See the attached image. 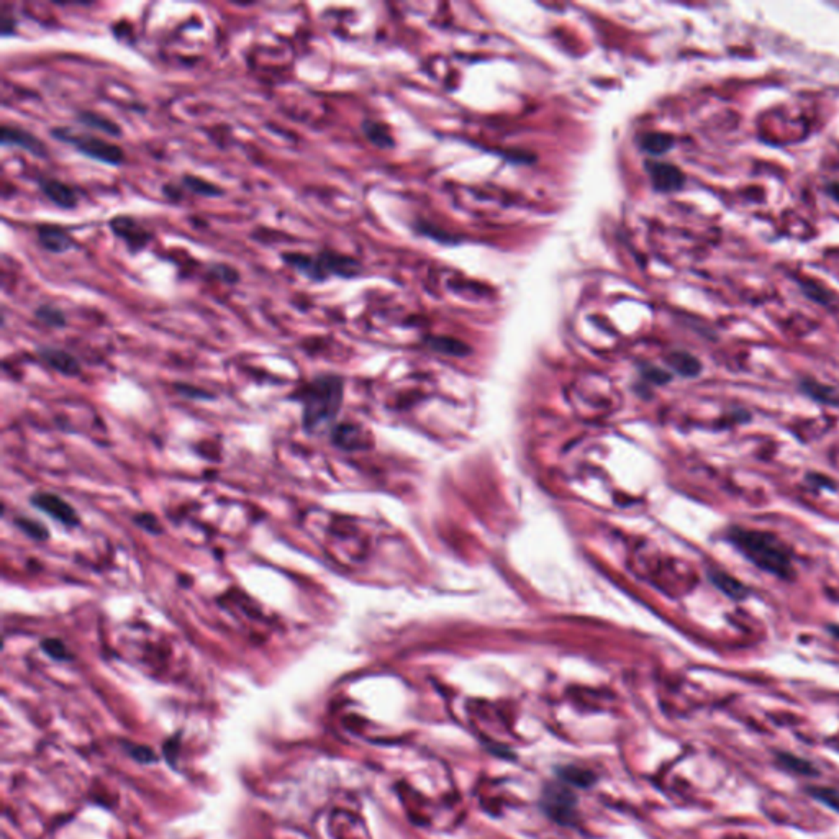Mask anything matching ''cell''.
<instances>
[{
	"label": "cell",
	"instance_id": "6da1fadb",
	"mask_svg": "<svg viewBox=\"0 0 839 839\" xmlns=\"http://www.w3.org/2000/svg\"><path fill=\"white\" fill-rule=\"evenodd\" d=\"M726 538L746 559L753 562L760 571L769 572L779 579H793L795 569L792 552L774 533L744 526H731L726 531Z\"/></svg>",
	"mask_w": 839,
	"mask_h": 839
},
{
	"label": "cell",
	"instance_id": "7a4b0ae2",
	"mask_svg": "<svg viewBox=\"0 0 839 839\" xmlns=\"http://www.w3.org/2000/svg\"><path fill=\"white\" fill-rule=\"evenodd\" d=\"M344 384L336 374H322L299 390L302 423L308 433H317L336 418L343 404Z\"/></svg>",
	"mask_w": 839,
	"mask_h": 839
},
{
	"label": "cell",
	"instance_id": "3957f363",
	"mask_svg": "<svg viewBox=\"0 0 839 839\" xmlns=\"http://www.w3.org/2000/svg\"><path fill=\"white\" fill-rule=\"evenodd\" d=\"M280 259L312 282H325L329 278L354 279L362 273V266L356 258L333 250H323L317 254L285 251Z\"/></svg>",
	"mask_w": 839,
	"mask_h": 839
},
{
	"label": "cell",
	"instance_id": "277c9868",
	"mask_svg": "<svg viewBox=\"0 0 839 839\" xmlns=\"http://www.w3.org/2000/svg\"><path fill=\"white\" fill-rule=\"evenodd\" d=\"M50 135L57 142L69 144L84 156L94 159V161L109 164V166H122L125 158H127L122 146L109 142V139L94 137V135L76 133L71 128L64 127L51 128Z\"/></svg>",
	"mask_w": 839,
	"mask_h": 839
},
{
	"label": "cell",
	"instance_id": "5b68a950",
	"mask_svg": "<svg viewBox=\"0 0 839 839\" xmlns=\"http://www.w3.org/2000/svg\"><path fill=\"white\" fill-rule=\"evenodd\" d=\"M109 228L118 240L127 245L128 251L133 254L143 251L153 240V233L146 226H143L137 218L130 215H115L110 218Z\"/></svg>",
	"mask_w": 839,
	"mask_h": 839
},
{
	"label": "cell",
	"instance_id": "8992f818",
	"mask_svg": "<svg viewBox=\"0 0 839 839\" xmlns=\"http://www.w3.org/2000/svg\"><path fill=\"white\" fill-rule=\"evenodd\" d=\"M648 176L651 179L653 189L661 193H672L678 192L685 186V174L682 172L681 168L676 164L666 163V161H656V159H649L644 164Z\"/></svg>",
	"mask_w": 839,
	"mask_h": 839
},
{
	"label": "cell",
	"instance_id": "52a82bcc",
	"mask_svg": "<svg viewBox=\"0 0 839 839\" xmlns=\"http://www.w3.org/2000/svg\"><path fill=\"white\" fill-rule=\"evenodd\" d=\"M0 143L4 146L20 148L35 158L45 159L50 154L46 143L41 138H38L36 135H33L25 128L17 127V125H2V128H0Z\"/></svg>",
	"mask_w": 839,
	"mask_h": 839
},
{
	"label": "cell",
	"instance_id": "ba28073f",
	"mask_svg": "<svg viewBox=\"0 0 839 839\" xmlns=\"http://www.w3.org/2000/svg\"><path fill=\"white\" fill-rule=\"evenodd\" d=\"M32 503L38 510H41L43 513H46V515L55 518L56 521H60L61 525L67 528H74L79 525V517H77L76 510L66 500H62L60 496L48 492H38L32 497Z\"/></svg>",
	"mask_w": 839,
	"mask_h": 839
},
{
	"label": "cell",
	"instance_id": "9c48e42d",
	"mask_svg": "<svg viewBox=\"0 0 839 839\" xmlns=\"http://www.w3.org/2000/svg\"><path fill=\"white\" fill-rule=\"evenodd\" d=\"M543 807L552 819L559 823H569L574 814L575 797L571 790L552 785L543 795Z\"/></svg>",
	"mask_w": 839,
	"mask_h": 839
},
{
	"label": "cell",
	"instance_id": "30bf717a",
	"mask_svg": "<svg viewBox=\"0 0 839 839\" xmlns=\"http://www.w3.org/2000/svg\"><path fill=\"white\" fill-rule=\"evenodd\" d=\"M38 233V243L48 253L53 254H62L69 251L72 246H76L74 238L66 228L51 225V223H41L36 226Z\"/></svg>",
	"mask_w": 839,
	"mask_h": 839
},
{
	"label": "cell",
	"instance_id": "8fae6325",
	"mask_svg": "<svg viewBox=\"0 0 839 839\" xmlns=\"http://www.w3.org/2000/svg\"><path fill=\"white\" fill-rule=\"evenodd\" d=\"M38 186H40L43 196H45L53 205L60 207L62 210H72V208L77 207V202L79 200H77L76 189L69 186V184L62 182L56 177H41L40 181H38Z\"/></svg>",
	"mask_w": 839,
	"mask_h": 839
},
{
	"label": "cell",
	"instance_id": "7c38bea8",
	"mask_svg": "<svg viewBox=\"0 0 839 839\" xmlns=\"http://www.w3.org/2000/svg\"><path fill=\"white\" fill-rule=\"evenodd\" d=\"M332 439L334 446L344 451H361L372 446L371 436L359 425L341 423L333 430Z\"/></svg>",
	"mask_w": 839,
	"mask_h": 839
},
{
	"label": "cell",
	"instance_id": "4fadbf2b",
	"mask_svg": "<svg viewBox=\"0 0 839 839\" xmlns=\"http://www.w3.org/2000/svg\"><path fill=\"white\" fill-rule=\"evenodd\" d=\"M38 356L43 359V362L51 367V369H55L56 372H60L62 376H67V377H76L81 374V364L79 361L72 356L71 353L64 351V349H60V348H51V346H41L38 349Z\"/></svg>",
	"mask_w": 839,
	"mask_h": 839
},
{
	"label": "cell",
	"instance_id": "5bb4252c",
	"mask_svg": "<svg viewBox=\"0 0 839 839\" xmlns=\"http://www.w3.org/2000/svg\"><path fill=\"white\" fill-rule=\"evenodd\" d=\"M76 116H77V122H79L81 125H84L86 128L95 130V132L105 133V135H109V137H114V138L123 137L122 127H120L118 123L114 122V120L109 118V116L97 114V111H94V110H79Z\"/></svg>",
	"mask_w": 839,
	"mask_h": 839
},
{
	"label": "cell",
	"instance_id": "9a60e30c",
	"mask_svg": "<svg viewBox=\"0 0 839 839\" xmlns=\"http://www.w3.org/2000/svg\"><path fill=\"white\" fill-rule=\"evenodd\" d=\"M638 144L649 156H662L674 148L676 139L672 135L664 132H646L639 135Z\"/></svg>",
	"mask_w": 839,
	"mask_h": 839
},
{
	"label": "cell",
	"instance_id": "2e32d148",
	"mask_svg": "<svg viewBox=\"0 0 839 839\" xmlns=\"http://www.w3.org/2000/svg\"><path fill=\"white\" fill-rule=\"evenodd\" d=\"M361 130H362V133H364V137L367 138V142H369L371 144H374L376 148L392 149L395 146V139H394V137H392L390 128L387 127L386 123L377 122V120L366 118L364 122L361 123Z\"/></svg>",
	"mask_w": 839,
	"mask_h": 839
},
{
	"label": "cell",
	"instance_id": "e0dca14e",
	"mask_svg": "<svg viewBox=\"0 0 839 839\" xmlns=\"http://www.w3.org/2000/svg\"><path fill=\"white\" fill-rule=\"evenodd\" d=\"M800 390L810 399L819 402V404L839 407V394L831 386H824L814 379H802L800 381Z\"/></svg>",
	"mask_w": 839,
	"mask_h": 839
},
{
	"label": "cell",
	"instance_id": "ac0fdd59",
	"mask_svg": "<svg viewBox=\"0 0 839 839\" xmlns=\"http://www.w3.org/2000/svg\"><path fill=\"white\" fill-rule=\"evenodd\" d=\"M708 579L711 580V584L715 585L718 590L723 592L730 599L743 600L744 596L748 595V589H746L738 579H735L733 575L726 574L725 571H710L708 572Z\"/></svg>",
	"mask_w": 839,
	"mask_h": 839
},
{
	"label": "cell",
	"instance_id": "d6986e66",
	"mask_svg": "<svg viewBox=\"0 0 839 839\" xmlns=\"http://www.w3.org/2000/svg\"><path fill=\"white\" fill-rule=\"evenodd\" d=\"M666 361L677 374L683 377H697L703 369L700 359L687 351H674L669 354Z\"/></svg>",
	"mask_w": 839,
	"mask_h": 839
},
{
	"label": "cell",
	"instance_id": "ffe728a7",
	"mask_svg": "<svg viewBox=\"0 0 839 839\" xmlns=\"http://www.w3.org/2000/svg\"><path fill=\"white\" fill-rule=\"evenodd\" d=\"M798 287L805 297L814 303L823 305V307H831L833 303H836V294L828 287H824L823 284L817 282V280L798 279Z\"/></svg>",
	"mask_w": 839,
	"mask_h": 839
},
{
	"label": "cell",
	"instance_id": "44dd1931",
	"mask_svg": "<svg viewBox=\"0 0 839 839\" xmlns=\"http://www.w3.org/2000/svg\"><path fill=\"white\" fill-rule=\"evenodd\" d=\"M182 189H187L189 192L196 193L200 197H220L225 193V191L215 182L207 181V179L193 176V174H184L181 177Z\"/></svg>",
	"mask_w": 839,
	"mask_h": 839
},
{
	"label": "cell",
	"instance_id": "7402d4cb",
	"mask_svg": "<svg viewBox=\"0 0 839 839\" xmlns=\"http://www.w3.org/2000/svg\"><path fill=\"white\" fill-rule=\"evenodd\" d=\"M425 343L436 353L448 354V356H465L470 353V348L468 344L461 341V339L451 338V336H430L425 339Z\"/></svg>",
	"mask_w": 839,
	"mask_h": 839
},
{
	"label": "cell",
	"instance_id": "603a6c76",
	"mask_svg": "<svg viewBox=\"0 0 839 839\" xmlns=\"http://www.w3.org/2000/svg\"><path fill=\"white\" fill-rule=\"evenodd\" d=\"M35 318L50 328H64L67 323L66 313L51 303H41L35 308Z\"/></svg>",
	"mask_w": 839,
	"mask_h": 839
},
{
	"label": "cell",
	"instance_id": "cb8c5ba5",
	"mask_svg": "<svg viewBox=\"0 0 839 839\" xmlns=\"http://www.w3.org/2000/svg\"><path fill=\"white\" fill-rule=\"evenodd\" d=\"M777 764L782 769L789 770V772H793V774H800V775L817 774V769H814V765L812 763H808V760L797 758V756L789 754V753L777 754Z\"/></svg>",
	"mask_w": 839,
	"mask_h": 839
},
{
	"label": "cell",
	"instance_id": "d4e9b609",
	"mask_svg": "<svg viewBox=\"0 0 839 839\" xmlns=\"http://www.w3.org/2000/svg\"><path fill=\"white\" fill-rule=\"evenodd\" d=\"M208 273H210L213 279L220 280V282L226 284V285H235L236 282H240V273H238L233 266L226 264V263L212 264L210 269H208Z\"/></svg>",
	"mask_w": 839,
	"mask_h": 839
},
{
	"label": "cell",
	"instance_id": "484cf974",
	"mask_svg": "<svg viewBox=\"0 0 839 839\" xmlns=\"http://www.w3.org/2000/svg\"><path fill=\"white\" fill-rule=\"evenodd\" d=\"M808 792L812 797L817 798L818 802L828 805L829 808L839 812V792L838 790L828 789V787H814V789H810Z\"/></svg>",
	"mask_w": 839,
	"mask_h": 839
},
{
	"label": "cell",
	"instance_id": "4316f807",
	"mask_svg": "<svg viewBox=\"0 0 839 839\" xmlns=\"http://www.w3.org/2000/svg\"><path fill=\"white\" fill-rule=\"evenodd\" d=\"M17 525L20 526L22 530L25 531L28 536H32L33 540L43 541V540H46V538H48V530H46V528L43 526L41 523L30 520V518H18Z\"/></svg>",
	"mask_w": 839,
	"mask_h": 839
},
{
	"label": "cell",
	"instance_id": "83f0119b",
	"mask_svg": "<svg viewBox=\"0 0 839 839\" xmlns=\"http://www.w3.org/2000/svg\"><path fill=\"white\" fill-rule=\"evenodd\" d=\"M41 648H43V651L48 654V656L53 659H57V661H66V659H69L67 648L60 641V639H55V638L45 639V641L41 643Z\"/></svg>",
	"mask_w": 839,
	"mask_h": 839
},
{
	"label": "cell",
	"instance_id": "f1b7e54d",
	"mask_svg": "<svg viewBox=\"0 0 839 839\" xmlns=\"http://www.w3.org/2000/svg\"><path fill=\"white\" fill-rule=\"evenodd\" d=\"M420 233H423V235L433 238V240L439 241V243H458V240H454L453 236L448 235V233H444L443 230H438V228L428 225V223H423V225L420 226Z\"/></svg>",
	"mask_w": 839,
	"mask_h": 839
},
{
	"label": "cell",
	"instance_id": "f546056e",
	"mask_svg": "<svg viewBox=\"0 0 839 839\" xmlns=\"http://www.w3.org/2000/svg\"><path fill=\"white\" fill-rule=\"evenodd\" d=\"M562 779L567 780V782L572 784V785H580V787H585V785H589L592 782V775H589V772H584V770H577V769H566L564 774H561Z\"/></svg>",
	"mask_w": 839,
	"mask_h": 839
},
{
	"label": "cell",
	"instance_id": "4dcf8cb0",
	"mask_svg": "<svg viewBox=\"0 0 839 839\" xmlns=\"http://www.w3.org/2000/svg\"><path fill=\"white\" fill-rule=\"evenodd\" d=\"M135 523H137L138 526H142L143 530H146L149 533H161L163 528L159 525L158 518L151 515V513H139V515L135 517Z\"/></svg>",
	"mask_w": 839,
	"mask_h": 839
},
{
	"label": "cell",
	"instance_id": "1f68e13d",
	"mask_svg": "<svg viewBox=\"0 0 839 839\" xmlns=\"http://www.w3.org/2000/svg\"><path fill=\"white\" fill-rule=\"evenodd\" d=\"M161 191L164 193V197H166L168 200H171V202H181L182 198H184V189H182V186H176V184L168 182V184H164Z\"/></svg>",
	"mask_w": 839,
	"mask_h": 839
},
{
	"label": "cell",
	"instance_id": "d6a6232c",
	"mask_svg": "<svg viewBox=\"0 0 839 839\" xmlns=\"http://www.w3.org/2000/svg\"><path fill=\"white\" fill-rule=\"evenodd\" d=\"M0 27H2V36L7 38V36H13L17 33V20L11 15H7V13H2V20H0Z\"/></svg>",
	"mask_w": 839,
	"mask_h": 839
},
{
	"label": "cell",
	"instance_id": "836d02e7",
	"mask_svg": "<svg viewBox=\"0 0 839 839\" xmlns=\"http://www.w3.org/2000/svg\"><path fill=\"white\" fill-rule=\"evenodd\" d=\"M646 377L653 382H656V384H666V382L671 381V376H669L667 372L657 369V367H649L646 371Z\"/></svg>",
	"mask_w": 839,
	"mask_h": 839
},
{
	"label": "cell",
	"instance_id": "e575fe53",
	"mask_svg": "<svg viewBox=\"0 0 839 839\" xmlns=\"http://www.w3.org/2000/svg\"><path fill=\"white\" fill-rule=\"evenodd\" d=\"M176 390L181 392L182 395H187V397H205L208 399L210 394L205 390H200V389H196V387L192 386H187V384H176Z\"/></svg>",
	"mask_w": 839,
	"mask_h": 839
},
{
	"label": "cell",
	"instance_id": "d590c367",
	"mask_svg": "<svg viewBox=\"0 0 839 839\" xmlns=\"http://www.w3.org/2000/svg\"><path fill=\"white\" fill-rule=\"evenodd\" d=\"M824 191H826V193L833 198V200H836L839 203V182L833 181V182L826 184V189H824Z\"/></svg>",
	"mask_w": 839,
	"mask_h": 839
}]
</instances>
